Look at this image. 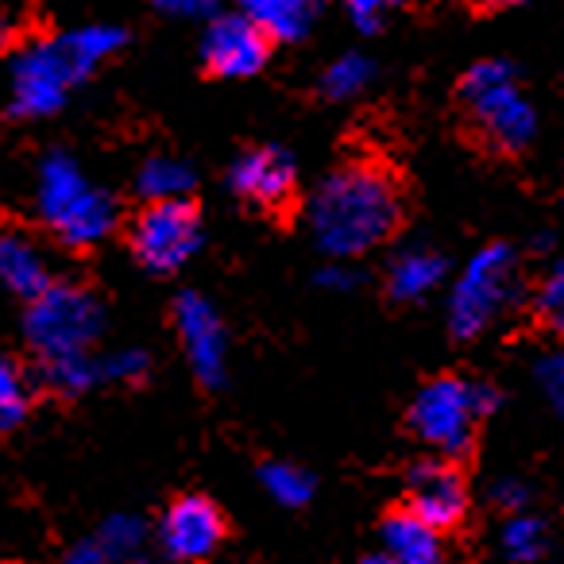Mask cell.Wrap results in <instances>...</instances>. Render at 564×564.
Masks as SVG:
<instances>
[{"label": "cell", "mask_w": 564, "mask_h": 564, "mask_svg": "<svg viewBox=\"0 0 564 564\" xmlns=\"http://www.w3.org/2000/svg\"><path fill=\"white\" fill-rule=\"evenodd\" d=\"M202 213L189 197L148 202L128 228V243L143 271L178 274L202 251Z\"/></svg>", "instance_id": "8"}, {"label": "cell", "mask_w": 564, "mask_h": 564, "mask_svg": "<svg viewBox=\"0 0 564 564\" xmlns=\"http://www.w3.org/2000/svg\"><path fill=\"white\" fill-rule=\"evenodd\" d=\"M406 0H348V20L360 28L364 35H376L391 24V17Z\"/></svg>", "instance_id": "28"}, {"label": "cell", "mask_w": 564, "mask_h": 564, "mask_svg": "<svg viewBox=\"0 0 564 564\" xmlns=\"http://www.w3.org/2000/svg\"><path fill=\"white\" fill-rule=\"evenodd\" d=\"M155 541L171 561H209L225 545V514L205 495H182L163 510Z\"/></svg>", "instance_id": "10"}, {"label": "cell", "mask_w": 564, "mask_h": 564, "mask_svg": "<svg viewBox=\"0 0 564 564\" xmlns=\"http://www.w3.org/2000/svg\"><path fill=\"white\" fill-rule=\"evenodd\" d=\"M379 541H383V556L394 564H437L445 556L441 530L425 522L422 514H414L410 507L387 518L383 530H379Z\"/></svg>", "instance_id": "14"}, {"label": "cell", "mask_w": 564, "mask_h": 564, "mask_svg": "<svg viewBox=\"0 0 564 564\" xmlns=\"http://www.w3.org/2000/svg\"><path fill=\"white\" fill-rule=\"evenodd\" d=\"M499 406V394L487 383H471L460 376L430 379L414 394L406 410V425L422 445H430L441 456H464L476 445L479 422Z\"/></svg>", "instance_id": "3"}, {"label": "cell", "mask_w": 564, "mask_h": 564, "mask_svg": "<svg viewBox=\"0 0 564 564\" xmlns=\"http://www.w3.org/2000/svg\"><path fill=\"white\" fill-rule=\"evenodd\" d=\"M35 399V383L20 360L12 356H0V433H12L28 422Z\"/></svg>", "instance_id": "20"}, {"label": "cell", "mask_w": 564, "mask_h": 564, "mask_svg": "<svg viewBox=\"0 0 564 564\" xmlns=\"http://www.w3.org/2000/svg\"><path fill=\"white\" fill-rule=\"evenodd\" d=\"M197 174L186 159H174V155H151L148 163L140 166L135 174V194L143 202H166V197H189L194 189Z\"/></svg>", "instance_id": "18"}, {"label": "cell", "mask_w": 564, "mask_h": 564, "mask_svg": "<svg viewBox=\"0 0 564 564\" xmlns=\"http://www.w3.org/2000/svg\"><path fill=\"white\" fill-rule=\"evenodd\" d=\"M402 197L376 163H345L317 182L306 202V225L329 259H360L394 236Z\"/></svg>", "instance_id": "1"}, {"label": "cell", "mask_w": 564, "mask_h": 564, "mask_svg": "<svg viewBox=\"0 0 564 564\" xmlns=\"http://www.w3.org/2000/svg\"><path fill=\"white\" fill-rule=\"evenodd\" d=\"M155 9L171 20H213L220 0H155Z\"/></svg>", "instance_id": "30"}, {"label": "cell", "mask_w": 564, "mask_h": 564, "mask_svg": "<svg viewBox=\"0 0 564 564\" xmlns=\"http://www.w3.org/2000/svg\"><path fill=\"white\" fill-rule=\"evenodd\" d=\"M97 364H101V383H140L151 371V356L143 348H117L97 356Z\"/></svg>", "instance_id": "26"}, {"label": "cell", "mask_w": 564, "mask_h": 564, "mask_svg": "<svg viewBox=\"0 0 564 564\" xmlns=\"http://www.w3.org/2000/svg\"><path fill=\"white\" fill-rule=\"evenodd\" d=\"M174 329H178L182 352L194 379L209 391L225 387L228 379V333L217 306L197 291H182L174 299Z\"/></svg>", "instance_id": "9"}, {"label": "cell", "mask_w": 564, "mask_h": 564, "mask_svg": "<svg viewBox=\"0 0 564 564\" xmlns=\"http://www.w3.org/2000/svg\"><path fill=\"white\" fill-rule=\"evenodd\" d=\"M491 502L502 514H514V510L530 507V487H525L522 479H499V484L491 487Z\"/></svg>", "instance_id": "31"}, {"label": "cell", "mask_w": 564, "mask_h": 564, "mask_svg": "<svg viewBox=\"0 0 564 564\" xmlns=\"http://www.w3.org/2000/svg\"><path fill=\"white\" fill-rule=\"evenodd\" d=\"M518 251L507 243H487L468 259L448 291V329L456 340H476L518 302Z\"/></svg>", "instance_id": "5"}, {"label": "cell", "mask_w": 564, "mask_h": 564, "mask_svg": "<svg viewBox=\"0 0 564 564\" xmlns=\"http://www.w3.org/2000/svg\"><path fill=\"white\" fill-rule=\"evenodd\" d=\"M105 333V306L82 282H51L28 299L24 337L35 360L94 352Z\"/></svg>", "instance_id": "4"}, {"label": "cell", "mask_w": 564, "mask_h": 564, "mask_svg": "<svg viewBox=\"0 0 564 564\" xmlns=\"http://www.w3.org/2000/svg\"><path fill=\"white\" fill-rule=\"evenodd\" d=\"M406 507L445 533L460 525L464 514H468V487H464L460 471L453 464L422 460L406 476Z\"/></svg>", "instance_id": "13"}, {"label": "cell", "mask_w": 564, "mask_h": 564, "mask_svg": "<svg viewBox=\"0 0 564 564\" xmlns=\"http://www.w3.org/2000/svg\"><path fill=\"white\" fill-rule=\"evenodd\" d=\"M236 4L271 43L306 40L322 12V0H236Z\"/></svg>", "instance_id": "16"}, {"label": "cell", "mask_w": 564, "mask_h": 564, "mask_svg": "<svg viewBox=\"0 0 564 564\" xmlns=\"http://www.w3.org/2000/svg\"><path fill=\"white\" fill-rule=\"evenodd\" d=\"M89 74L74 58L66 35L35 40L24 51H17L9 74V109L20 120H47L66 105L70 89L86 82Z\"/></svg>", "instance_id": "7"}, {"label": "cell", "mask_w": 564, "mask_h": 564, "mask_svg": "<svg viewBox=\"0 0 564 564\" xmlns=\"http://www.w3.org/2000/svg\"><path fill=\"white\" fill-rule=\"evenodd\" d=\"M0 282L17 299H35L43 286H51V263L43 248L24 232H0Z\"/></svg>", "instance_id": "15"}, {"label": "cell", "mask_w": 564, "mask_h": 564, "mask_svg": "<svg viewBox=\"0 0 564 564\" xmlns=\"http://www.w3.org/2000/svg\"><path fill=\"white\" fill-rule=\"evenodd\" d=\"M259 484L271 495V502H279V507H286V510H299L314 499V476L291 460L263 464V468H259Z\"/></svg>", "instance_id": "23"}, {"label": "cell", "mask_w": 564, "mask_h": 564, "mask_svg": "<svg viewBox=\"0 0 564 564\" xmlns=\"http://www.w3.org/2000/svg\"><path fill=\"white\" fill-rule=\"evenodd\" d=\"M299 186V163L286 148H251L228 166V189L256 209H282Z\"/></svg>", "instance_id": "12"}, {"label": "cell", "mask_w": 564, "mask_h": 564, "mask_svg": "<svg viewBox=\"0 0 564 564\" xmlns=\"http://www.w3.org/2000/svg\"><path fill=\"white\" fill-rule=\"evenodd\" d=\"M151 530L140 514H112L97 530V545L105 549V561H143L148 556Z\"/></svg>", "instance_id": "22"}, {"label": "cell", "mask_w": 564, "mask_h": 564, "mask_svg": "<svg viewBox=\"0 0 564 564\" xmlns=\"http://www.w3.org/2000/svg\"><path fill=\"white\" fill-rule=\"evenodd\" d=\"M445 282V259L430 248H406L387 267V291L394 302H422Z\"/></svg>", "instance_id": "17"}, {"label": "cell", "mask_w": 564, "mask_h": 564, "mask_svg": "<svg viewBox=\"0 0 564 564\" xmlns=\"http://www.w3.org/2000/svg\"><path fill=\"white\" fill-rule=\"evenodd\" d=\"M35 209L66 248H94L117 228V202L86 178L70 151H47L35 171Z\"/></svg>", "instance_id": "2"}, {"label": "cell", "mask_w": 564, "mask_h": 564, "mask_svg": "<svg viewBox=\"0 0 564 564\" xmlns=\"http://www.w3.org/2000/svg\"><path fill=\"white\" fill-rule=\"evenodd\" d=\"M271 58V40L243 12H217L205 20L202 63L217 78H256Z\"/></svg>", "instance_id": "11"}, {"label": "cell", "mask_w": 564, "mask_h": 564, "mask_svg": "<svg viewBox=\"0 0 564 564\" xmlns=\"http://www.w3.org/2000/svg\"><path fill=\"white\" fill-rule=\"evenodd\" d=\"M66 561H70V564H105V549L97 545V538L78 541V545L66 553Z\"/></svg>", "instance_id": "32"}, {"label": "cell", "mask_w": 564, "mask_h": 564, "mask_svg": "<svg viewBox=\"0 0 564 564\" xmlns=\"http://www.w3.org/2000/svg\"><path fill=\"white\" fill-rule=\"evenodd\" d=\"M317 286L329 294H348L360 286V271L356 267H348V259H333L329 267H322L317 271Z\"/></svg>", "instance_id": "29"}, {"label": "cell", "mask_w": 564, "mask_h": 564, "mask_svg": "<svg viewBox=\"0 0 564 564\" xmlns=\"http://www.w3.org/2000/svg\"><path fill=\"white\" fill-rule=\"evenodd\" d=\"M40 383L47 387V391L63 394V399H78V394L94 391V387L101 383V364H97L94 352L40 360Z\"/></svg>", "instance_id": "19"}, {"label": "cell", "mask_w": 564, "mask_h": 564, "mask_svg": "<svg viewBox=\"0 0 564 564\" xmlns=\"http://www.w3.org/2000/svg\"><path fill=\"white\" fill-rule=\"evenodd\" d=\"M371 82H376V63L360 51H348V55L333 58L322 74V94L329 101H352V97L368 94Z\"/></svg>", "instance_id": "21"}, {"label": "cell", "mask_w": 564, "mask_h": 564, "mask_svg": "<svg viewBox=\"0 0 564 564\" xmlns=\"http://www.w3.org/2000/svg\"><path fill=\"white\" fill-rule=\"evenodd\" d=\"M499 545H502V556H507V561H518V564L541 561L549 549V525L541 522L538 514L514 510V514L507 518V525H502Z\"/></svg>", "instance_id": "24"}, {"label": "cell", "mask_w": 564, "mask_h": 564, "mask_svg": "<svg viewBox=\"0 0 564 564\" xmlns=\"http://www.w3.org/2000/svg\"><path fill=\"white\" fill-rule=\"evenodd\" d=\"M460 94L471 112V124L484 132L491 148H530L533 132H538V112H533L530 97L518 89L514 70L502 58H484V63L471 66L460 82Z\"/></svg>", "instance_id": "6"}, {"label": "cell", "mask_w": 564, "mask_h": 564, "mask_svg": "<svg viewBox=\"0 0 564 564\" xmlns=\"http://www.w3.org/2000/svg\"><path fill=\"white\" fill-rule=\"evenodd\" d=\"M533 379H538V391L549 402V410L564 422V348L541 356L538 368H533Z\"/></svg>", "instance_id": "27"}, {"label": "cell", "mask_w": 564, "mask_h": 564, "mask_svg": "<svg viewBox=\"0 0 564 564\" xmlns=\"http://www.w3.org/2000/svg\"><path fill=\"white\" fill-rule=\"evenodd\" d=\"M533 310H538V322L549 333L564 337V256L545 271V279L538 286V299H533Z\"/></svg>", "instance_id": "25"}, {"label": "cell", "mask_w": 564, "mask_h": 564, "mask_svg": "<svg viewBox=\"0 0 564 564\" xmlns=\"http://www.w3.org/2000/svg\"><path fill=\"white\" fill-rule=\"evenodd\" d=\"M9 43V28H4V20H0V47Z\"/></svg>", "instance_id": "33"}]
</instances>
